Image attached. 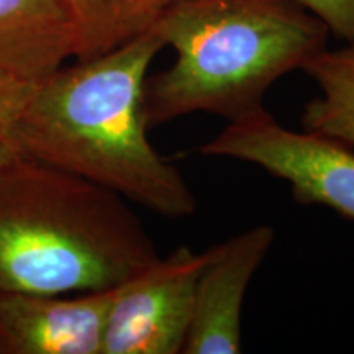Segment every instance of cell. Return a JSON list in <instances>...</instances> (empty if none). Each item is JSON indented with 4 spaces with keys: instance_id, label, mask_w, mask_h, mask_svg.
Instances as JSON below:
<instances>
[{
    "instance_id": "obj_12",
    "label": "cell",
    "mask_w": 354,
    "mask_h": 354,
    "mask_svg": "<svg viewBox=\"0 0 354 354\" xmlns=\"http://www.w3.org/2000/svg\"><path fill=\"white\" fill-rule=\"evenodd\" d=\"M317 15L330 35L354 44V0H297Z\"/></svg>"
},
{
    "instance_id": "obj_5",
    "label": "cell",
    "mask_w": 354,
    "mask_h": 354,
    "mask_svg": "<svg viewBox=\"0 0 354 354\" xmlns=\"http://www.w3.org/2000/svg\"><path fill=\"white\" fill-rule=\"evenodd\" d=\"M207 251L176 248L120 286L102 354H179L192 320L197 277Z\"/></svg>"
},
{
    "instance_id": "obj_1",
    "label": "cell",
    "mask_w": 354,
    "mask_h": 354,
    "mask_svg": "<svg viewBox=\"0 0 354 354\" xmlns=\"http://www.w3.org/2000/svg\"><path fill=\"white\" fill-rule=\"evenodd\" d=\"M165 48L149 30L39 81L20 123L24 158L82 177L165 218L192 216L196 196L183 172L149 143L143 110L149 66Z\"/></svg>"
},
{
    "instance_id": "obj_2",
    "label": "cell",
    "mask_w": 354,
    "mask_h": 354,
    "mask_svg": "<svg viewBox=\"0 0 354 354\" xmlns=\"http://www.w3.org/2000/svg\"><path fill=\"white\" fill-rule=\"evenodd\" d=\"M154 33L176 51L146 77V125L192 113L234 122L263 109L266 92L326 50L330 30L297 0H176Z\"/></svg>"
},
{
    "instance_id": "obj_9",
    "label": "cell",
    "mask_w": 354,
    "mask_h": 354,
    "mask_svg": "<svg viewBox=\"0 0 354 354\" xmlns=\"http://www.w3.org/2000/svg\"><path fill=\"white\" fill-rule=\"evenodd\" d=\"M176 0H64L74 32V57L115 50L153 28Z\"/></svg>"
},
{
    "instance_id": "obj_4",
    "label": "cell",
    "mask_w": 354,
    "mask_h": 354,
    "mask_svg": "<svg viewBox=\"0 0 354 354\" xmlns=\"http://www.w3.org/2000/svg\"><path fill=\"white\" fill-rule=\"evenodd\" d=\"M198 153L258 166L289 184L295 202L328 207L354 220V148L307 130H289L264 107L228 122Z\"/></svg>"
},
{
    "instance_id": "obj_8",
    "label": "cell",
    "mask_w": 354,
    "mask_h": 354,
    "mask_svg": "<svg viewBox=\"0 0 354 354\" xmlns=\"http://www.w3.org/2000/svg\"><path fill=\"white\" fill-rule=\"evenodd\" d=\"M74 57L64 0H0V68L43 81Z\"/></svg>"
},
{
    "instance_id": "obj_10",
    "label": "cell",
    "mask_w": 354,
    "mask_h": 354,
    "mask_svg": "<svg viewBox=\"0 0 354 354\" xmlns=\"http://www.w3.org/2000/svg\"><path fill=\"white\" fill-rule=\"evenodd\" d=\"M320 94L304 107V130L354 148V44L323 50L304 66Z\"/></svg>"
},
{
    "instance_id": "obj_11",
    "label": "cell",
    "mask_w": 354,
    "mask_h": 354,
    "mask_svg": "<svg viewBox=\"0 0 354 354\" xmlns=\"http://www.w3.org/2000/svg\"><path fill=\"white\" fill-rule=\"evenodd\" d=\"M38 84L0 68V169L24 158L19 130Z\"/></svg>"
},
{
    "instance_id": "obj_6",
    "label": "cell",
    "mask_w": 354,
    "mask_h": 354,
    "mask_svg": "<svg viewBox=\"0 0 354 354\" xmlns=\"http://www.w3.org/2000/svg\"><path fill=\"white\" fill-rule=\"evenodd\" d=\"M274 228L258 225L207 250L197 277L184 354L241 353V312L248 287L271 250Z\"/></svg>"
},
{
    "instance_id": "obj_3",
    "label": "cell",
    "mask_w": 354,
    "mask_h": 354,
    "mask_svg": "<svg viewBox=\"0 0 354 354\" xmlns=\"http://www.w3.org/2000/svg\"><path fill=\"white\" fill-rule=\"evenodd\" d=\"M158 259L118 194L37 159L0 169V297L113 289Z\"/></svg>"
},
{
    "instance_id": "obj_7",
    "label": "cell",
    "mask_w": 354,
    "mask_h": 354,
    "mask_svg": "<svg viewBox=\"0 0 354 354\" xmlns=\"http://www.w3.org/2000/svg\"><path fill=\"white\" fill-rule=\"evenodd\" d=\"M118 289L3 295L0 354H102Z\"/></svg>"
}]
</instances>
